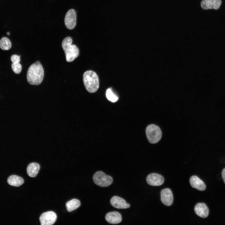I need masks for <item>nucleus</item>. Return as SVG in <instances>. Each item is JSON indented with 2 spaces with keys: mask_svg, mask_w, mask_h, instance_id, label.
I'll use <instances>...</instances> for the list:
<instances>
[{
  "mask_svg": "<svg viewBox=\"0 0 225 225\" xmlns=\"http://www.w3.org/2000/svg\"><path fill=\"white\" fill-rule=\"evenodd\" d=\"M44 76V70L42 65L39 61H37L29 68L27 78L30 84L37 85L42 83Z\"/></svg>",
  "mask_w": 225,
  "mask_h": 225,
  "instance_id": "f257e3e1",
  "label": "nucleus"
},
{
  "mask_svg": "<svg viewBox=\"0 0 225 225\" xmlns=\"http://www.w3.org/2000/svg\"><path fill=\"white\" fill-rule=\"evenodd\" d=\"M83 80L84 86L88 92L93 93L98 90L99 87V79L95 72L91 70L85 72L83 74Z\"/></svg>",
  "mask_w": 225,
  "mask_h": 225,
  "instance_id": "f03ea898",
  "label": "nucleus"
},
{
  "mask_svg": "<svg viewBox=\"0 0 225 225\" xmlns=\"http://www.w3.org/2000/svg\"><path fill=\"white\" fill-rule=\"evenodd\" d=\"M72 39L70 37H67L62 41V46L66 56L67 62L73 61L79 55V51L75 45H72Z\"/></svg>",
  "mask_w": 225,
  "mask_h": 225,
  "instance_id": "7ed1b4c3",
  "label": "nucleus"
},
{
  "mask_svg": "<svg viewBox=\"0 0 225 225\" xmlns=\"http://www.w3.org/2000/svg\"><path fill=\"white\" fill-rule=\"evenodd\" d=\"M145 132L148 140L151 143H156L161 138L162 132L160 128L157 125H149L146 128Z\"/></svg>",
  "mask_w": 225,
  "mask_h": 225,
  "instance_id": "20e7f679",
  "label": "nucleus"
},
{
  "mask_svg": "<svg viewBox=\"0 0 225 225\" xmlns=\"http://www.w3.org/2000/svg\"><path fill=\"white\" fill-rule=\"evenodd\" d=\"M93 180L96 184L101 187H108L113 182L112 177L101 171H98L94 174Z\"/></svg>",
  "mask_w": 225,
  "mask_h": 225,
  "instance_id": "39448f33",
  "label": "nucleus"
},
{
  "mask_svg": "<svg viewBox=\"0 0 225 225\" xmlns=\"http://www.w3.org/2000/svg\"><path fill=\"white\" fill-rule=\"evenodd\" d=\"M57 218L56 214L52 211L42 213L39 218L41 225H51L53 224Z\"/></svg>",
  "mask_w": 225,
  "mask_h": 225,
  "instance_id": "423d86ee",
  "label": "nucleus"
},
{
  "mask_svg": "<svg viewBox=\"0 0 225 225\" xmlns=\"http://www.w3.org/2000/svg\"><path fill=\"white\" fill-rule=\"evenodd\" d=\"M76 14L74 10L70 9L67 13L65 18L64 23L67 28L72 29L76 25Z\"/></svg>",
  "mask_w": 225,
  "mask_h": 225,
  "instance_id": "0eeeda50",
  "label": "nucleus"
},
{
  "mask_svg": "<svg viewBox=\"0 0 225 225\" xmlns=\"http://www.w3.org/2000/svg\"><path fill=\"white\" fill-rule=\"evenodd\" d=\"M146 181L148 183L152 186H160L162 185L164 181V178L161 175L152 173L147 176Z\"/></svg>",
  "mask_w": 225,
  "mask_h": 225,
  "instance_id": "6e6552de",
  "label": "nucleus"
},
{
  "mask_svg": "<svg viewBox=\"0 0 225 225\" xmlns=\"http://www.w3.org/2000/svg\"><path fill=\"white\" fill-rule=\"evenodd\" d=\"M160 194L161 201L164 205L169 206L172 204L173 196L172 192L170 189L166 188L162 189Z\"/></svg>",
  "mask_w": 225,
  "mask_h": 225,
  "instance_id": "1a4fd4ad",
  "label": "nucleus"
},
{
  "mask_svg": "<svg viewBox=\"0 0 225 225\" xmlns=\"http://www.w3.org/2000/svg\"><path fill=\"white\" fill-rule=\"evenodd\" d=\"M221 0H202L201 6L204 10L214 9H218L221 4Z\"/></svg>",
  "mask_w": 225,
  "mask_h": 225,
  "instance_id": "9d476101",
  "label": "nucleus"
},
{
  "mask_svg": "<svg viewBox=\"0 0 225 225\" xmlns=\"http://www.w3.org/2000/svg\"><path fill=\"white\" fill-rule=\"evenodd\" d=\"M110 202L113 207L118 209H126L130 207V205L127 203L125 200L117 196L113 197Z\"/></svg>",
  "mask_w": 225,
  "mask_h": 225,
  "instance_id": "9b49d317",
  "label": "nucleus"
},
{
  "mask_svg": "<svg viewBox=\"0 0 225 225\" xmlns=\"http://www.w3.org/2000/svg\"><path fill=\"white\" fill-rule=\"evenodd\" d=\"M194 211L199 217L206 218L208 215L209 210L207 206L203 203H198L195 206Z\"/></svg>",
  "mask_w": 225,
  "mask_h": 225,
  "instance_id": "f8f14e48",
  "label": "nucleus"
},
{
  "mask_svg": "<svg viewBox=\"0 0 225 225\" xmlns=\"http://www.w3.org/2000/svg\"><path fill=\"white\" fill-rule=\"evenodd\" d=\"M190 183L191 186L200 191L205 190L206 186L204 183L196 176H192L190 179Z\"/></svg>",
  "mask_w": 225,
  "mask_h": 225,
  "instance_id": "ddd939ff",
  "label": "nucleus"
},
{
  "mask_svg": "<svg viewBox=\"0 0 225 225\" xmlns=\"http://www.w3.org/2000/svg\"><path fill=\"white\" fill-rule=\"evenodd\" d=\"M105 219L109 223L117 224L121 222L122 218L121 215L119 212H112L106 214Z\"/></svg>",
  "mask_w": 225,
  "mask_h": 225,
  "instance_id": "4468645a",
  "label": "nucleus"
},
{
  "mask_svg": "<svg viewBox=\"0 0 225 225\" xmlns=\"http://www.w3.org/2000/svg\"><path fill=\"white\" fill-rule=\"evenodd\" d=\"M40 168V166L38 163L36 162L31 163L27 168V173L30 177H35L38 174Z\"/></svg>",
  "mask_w": 225,
  "mask_h": 225,
  "instance_id": "2eb2a0df",
  "label": "nucleus"
},
{
  "mask_svg": "<svg viewBox=\"0 0 225 225\" xmlns=\"http://www.w3.org/2000/svg\"><path fill=\"white\" fill-rule=\"evenodd\" d=\"M7 182L10 185L19 187L23 184L24 180L20 177L16 175H12L8 178Z\"/></svg>",
  "mask_w": 225,
  "mask_h": 225,
  "instance_id": "dca6fc26",
  "label": "nucleus"
},
{
  "mask_svg": "<svg viewBox=\"0 0 225 225\" xmlns=\"http://www.w3.org/2000/svg\"><path fill=\"white\" fill-rule=\"evenodd\" d=\"M66 205L67 211L71 212L78 208L81 205V203L78 200L73 199L68 202Z\"/></svg>",
  "mask_w": 225,
  "mask_h": 225,
  "instance_id": "f3484780",
  "label": "nucleus"
},
{
  "mask_svg": "<svg viewBox=\"0 0 225 225\" xmlns=\"http://www.w3.org/2000/svg\"><path fill=\"white\" fill-rule=\"evenodd\" d=\"M11 43L8 38L7 37L2 38L0 40V48L2 50H7L11 47Z\"/></svg>",
  "mask_w": 225,
  "mask_h": 225,
  "instance_id": "a211bd4d",
  "label": "nucleus"
},
{
  "mask_svg": "<svg viewBox=\"0 0 225 225\" xmlns=\"http://www.w3.org/2000/svg\"><path fill=\"white\" fill-rule=\"evenodd\" d=\"M106 96L108 100L112 102H116L118 99V97L113 93L110 88L107 90Z\"/></svg>",
  "mask_w": 225,
  "mask_h": 225,
  "instance_id": "6ab92c4d",
  "label": "nucleus"
},
{
  "mask_svg": "<svg viewBox=\"0 0 225 225\" xmlns=\"http://www.w3.org/2000/svg\"><path fill=\"white\" fill-rule=\"evenodd\" d=\"M12 68L15 73L19 74L22 70V67L19 63H12Z\"/></svg>",
  "mask_w": 225,
  "mask_h": 225,
  "instance_id": "aec40b11",
  "label": "nucleus"
},
{
  "mask_svg": "<svg viewBox=\"0 0 225 225\" xmlns=\"http://www.w3.org/2000/svg\"><path fill=\"white\" fill-rule=\"evenodd\" d=\"M11 60L12 63H19L20 61V57L17 55H13L11 57Z\"/></svg>",
  "mask_w": 225,
  "mask_h": 225,
  "instance_id": "412c9836",
  "label": "nucleus"
},
{
  "mask_svg": "<svg viewBox=\"0 0 225 225\" xmlns=\"http://www.w3.org/2000/svg\"><path fill=\"white\" fill-rule=\"evenodd\" d=\"M222 176L223 181L225 183V168L222 170Z\"/></svg>",
  "mask_w": 225,
  "mask_h": 225,
  "instance_id": "4be33fe9",
  "label": "nucleus"
},
{
  "mask_svg": "<svg viewBox=\"0 0 225 225\" xmlns=\"http://www.w3.org/2000/svg\"><path fill=\"white\" fill-rule=\"evenodd\" d=\"M7 35H9L10 34V33L9 32H7Z\"/></svg>",
  "mask_w": 225,
  "mask_h": 225,
  "instance_id": "5701e85b",
  "label": "nucleus"
}]
</instances>
